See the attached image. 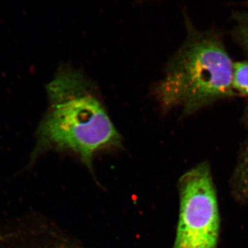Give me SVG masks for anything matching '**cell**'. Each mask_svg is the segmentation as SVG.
Listing matches in <instances>:
<instances>
[{"label": "cell", "instance_id": "1", "mask_svg": "<svg viewBox=\"0 0 248 248\" xmlns=\"http://www.w3.org/2000/svg\"><path fill=\"white\" fill-rule=\"evenodd\" d=\"M47 91L48 108L39 131L43 148L71 152L91 170L98 153L122 148V135L82 72L61 67Z\"/></svg>", "mask_w": 248, "mask_h": 248}, {"label": "cell", "instance_id": "2", "mask_svg": "<svg viewBox=\"0 0 248 248\" xmlns=\"http://www.w3.org/2000/svg\"><path fill=\"white\" fill-rule=\"evenodd\" d=\"M234 63L219 41L189 39L171 59L155 86V97L161 110L177 108L189 114L234 94Z\"/></svg>", "mask_w": 248, "mask_h": 248}, {"label": "cell", "instance_id": "3", "mask_svg": "<svg viewBox=\"0 0 248 248\" xmlns=\"http://www.w3.org/2000/svg\"><path fill=\"white\" fill-rule=\"evenodd\" d=\"M180 211L174 248H217L219 215L208 166L200 165L179 182Z\"/></svg>", "mask_w": 248, "mask_h": 248}, {"label": "cell", "instance_id": "4", "mask_svg": "<svg viewBox=\"0 0 248 248\" xmlns=\"http://www.w3.org/2000/svg\"><path fill=\"white\" fill-rule=\"evenodd\" d=\"M232 86L234 93L248 94V62H234Z\"/></svg>", "mask_w": 248, "mask_h": 248}, {"label": "cell", "instance_id": "5", "mask_svg": "<svg viewBox=\"0 0 248 248\" xmlns=\"http://www.w3.org/2000/svg\"><path fill=\"white\" fill-rule=\"evenodd\" d=\"M238 35L245 48L248 51V15L240 17Z\"/></svg>", "mask_w": 248, "mask_h": 248}, {"label": "cell", "instance_id": "6", "mask_svg": "<svg viewBox=\"0 0 248 248\" xmlns=\"http://www.w3.org/2000/svg\"><path fill=\"white\" fill-rule=\"evenodd\" d=\"M240 185L243 192L248 197V155L245 158L240 171Z\"/></svg>", "mask_w": 248, "mask_h": 248}]
</instances>
